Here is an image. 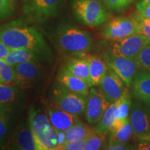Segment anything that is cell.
<instances>
[{"label": "cell", "mask_w": 150, "mask_h": 150, "mask_svg": "<svg viewBox=\"0 0 150 150\" xmlns=\"http://www.w3.org/2000/svg\"><path fill=\"white\" fill-rule=\"evenodd\" d=\"M11 49L7 47L0 40V59H4L11 52Z\"/></svg>", "instance_id": "obj_37"}, {"label": "cell", "mask_w": 150, "mask_h": 150, "mask_svg": "<svg viewBox=\"0 0 150 150\" xmlns=\"http://www.w3.org/2000/svg\"><path fill=\"white\" fill-rule=\"evenodd\" d=\"M16 7L17 0H0V21L12 16Z\"/></svg>", "instance_id": "obj_32"}, {"label": "cell", "mask_w": 150, "mask_h": 150, "mask_svg": "<svg viewBox=\"0 0 150 150\" xmlns=\"http://www.w3.org/2000/svg\"><path fill=\"white\" fill-rule=\"evenodd\" d=\"M0 40L11 50L29 49L41 55L48 54V45L42 33L20 20L0 26Z\"/></svg>", "instance_id": "obj_1"}, {"label": "cell", "mask_w": 150, "mask_h": 150, "mask_svg": "<svg viewBox=\"0 0 150 150\" xmlns=\"http://www.w3.org/2000/svg\"><path fill=\"white\" fill-rule=\"evenodd\" d=\"M106 134H99L95 131L86 138L83 150H97L104 149L106 147Z\"/></svg>", "instance_id": "obj_26"}, {"label": "cell", "mask_w": 150, "mask_h": 150, "mask_svg": "<svg viewBox=\"0 0 150 150\" xmlns=\"http://www.w3.org/2000/svg\"><path fill=\"white\" fill-rule=\"evenodd\" d=\"M138 72H150V42L135 57Z\"/></svg>", "instance_id": "obj_27"}, {"label": "cell", "mask_w": 150, "mask_h": 150, "mask_svg": "<svg viewBox=\"0 0 150 150\" xmlns=\"http://www.w3.org/2000/svg\"><path fill=\"white\" fill-rule=\"evenodd\" d=\"M110 135V142H117L127 143L134 135V131L129 117L127 120L117 130L114 131Z\"/></svg>", "instance_id": "obj_24"}, {"label": "cell", "mask_w": 150, "mask_h": 150, "mask_svg": "<svg viewBox=\"0 0 150 150\" xmlns=\"http://www.w3.org/2000/svg\"><path fill=\"white\" fill-rule=\"evenodd\" d=\"M10 112L8 106L0 104V142L6 136L8 129Z\"/></svg>", "instance_id": "obj_29"}, {"label": "cell", "mask_w": 150, "mask_h": 150, "mask_svg": "<svg viewBox=\"0 0 150 150\" xmlns=\"http://www.w3.org/2000/svg\"><path fill=\"white\" fill-rule=\"evenodd\" d=\"M41 54L29 49L11 50L4 60L9 65L14 66L20 63L29 61H39Z\"/></svg>", "instance_id": "obj_19"}, {"label": "cell", "mask_w": 150, "mask_h": 150, "mask_svg": "<svg viewBox=\"0 0 150 150\" xmlns=\"http://www.w3.org/2000/svg\"><path fill=\"white\" fill-rule=\"evenodd\" d=\"M112 41L110 53L111 55L133 59L150 42L145 35L140 33Z\"/></svg>", "instance_id": "obj_8"}, {"label": "cell", "mask_w": 150, "mask_h": 150, "mask_svg": "<svg viewBox=\"0 0 150 150\" xmlns=\"http://www.w3.org/2000/svg\"><path fill=\"white\" fill-rule=\"evenodd\" d=\"M59 83L65 86L70 91L88 97L90 91V86L87 82L77 77L67 70L65 67H62L57 76Z\"/></svg>", "instance_id": "obj_16"}, {"label": "cell", "mask_w": 150, "mask_h": 150, "mask_svg": "<svg viewBox=\"0 0 150 150\" xmlns=\"http://www.w3.org/2000/svg\"><path fill=\"white\" fill-rule=\"evenodd\" d=\"M6 147L13 149L40 150L29 126L19 127L7 143Z\"/></svg>", "instance_id": "obj_15"}, {"label": "cell", "mask_w": 150, "mask_h": 150, "mask_svg": "<svg viewBox=\"0 0 150 150\" xmlns=\"http://www.w3.org/2000/svg\"><path fill=\"white\" fill-rule=\"evenodd\" d=\"M65 67L75 76L87 82L90 87L93 86L90 75V63L87 58L73 59L67 63Z\"/></svg>", "instance_id": "obj_20"}, {"label": "cell", "mask_w": 150, "mask_h": 150, "mask_svg": "<svg viewBox=\"0 0 150 150\" xmlns=\"http://www.w3.org/2000/svg\"><path fill=\"white\" fill-rule=\"evenodd\" d=\"M110 104V103L105 98L99 88L91 87L84 112L88 122L90 125L98 123Z\"/></svg>", "instance_id": "obj_9"}, {"label": "cell", "mask_w": 150, "mask_h": 150, "mask_svg": "<svg viewBox=\"0 0 150 150\" xmlns=\"http://www.w3.org/2000/svg\"><path fill=\"white\" fill-rule=\"evenodd\" d=\"M107 7L100 0H71V10L74 18L85 27L97 28L108 18Z\"/></svg>", "instance_id": "obj_3"}, {"label": "cell", "mask_w": 150, "mask_h": 150, "mask_svg": "<svg viewBox=\"0 0 150 150\" xmlns=\"http://www.w3.org/2000/svg\"><path fill=\"white\" fill-rule=\"evenodd\" d=\"M65 0H22V11L30 21L43 22L59 13Z\"/></svg>", "instance_id": "obj_6"}, {"label": "cell", "mask_w": 150, "mask_h": 150, "mask_svg": "<svg viewBox=\"0 0 150 150\" xmlns=\"http://www.w3.org/2000/svg\"><path fill=\"white\" fill-rule=\"evenodd\" d=\"M56 136H57L58 142L57 150H60V148L66 142V133H65V131L58 130V129H56Z\"/></svg>", "instance_id": "obj_35"}, {"label": "cell", "mask_w": 150, "mask_h": 150, "mask_svg": "<svg viewBox=\"0 0 150 150\" xmlns=\"http://www.w3.org/2000/svg\"><path fill=\"white\" fill-rule=\"evenodd\" d=\"M137 149L140 150H150V142L139 141L137 145Z\"/></svg>", "instance_id": "obj_38"}, {"label": "cell", "mask_w": 150, "mask_h": 150, "mask_svg": "<svg viewBox=\"0 0 150 150\" xmlns=\"http://www.w3.org/2000/svg\"><path fill=\"white\" fill-rule=\"evenodd\" d=\"M125 86L122 79L113 70L108 68L98 86L105 98L112 104L126 92Z\"/></svg>", "instance_id": "obj_12"}, {"label": "cell", "mask_w": 150, "mask_h": 150, "mask_svg": "<svg viewBox=\"0 0 150 150\" xmlns=\"http://www.w3.org/2000/svg\"><path fill=\"white\" fill-rule=\"evenodd\" d=\"M29 126L40 150H57V136L47 114L40 109L31 108Z\"/></svg>", "instance_id": "obj_4"}, {"label": "cell", "mask_w": 150, "mask_h": 150, "mask_svg": "<svg viewBox=\"0 0 150 150\" xmlns=\"http://www.w3.org/2000/svg\"><path fill=\"white\" fill-rule=\"evenodd\" d=\"M87 59L90 63V75L93 86H98L102 81L108 67L106 61L97 56H88Z\"/></svg>", "instance_id": "obj_18"}, {"label": "cell", "mask_w": 150, "mask_h": 150, "mask_svg": "<svg viewBox=\"0 0 150 150\" xmlns=\"http://www.w3.org/2000/svg\"><path fill=\"white\" fill-rule=\"evenodd\" d=\"M16 73L12 65L4 59H0V83L12 84L15 83Z\"/></svg>", "instance_id": "obj_28"}, {"label": "cell", "mask_w": 150, "mask_h": 150, "mask_svg": "<svg viewBox=\"0 0 150 150\" xmlns=\"http://www.w3.org/2000/svg\"><path fill=\"white\" fill-rule=\"evenodd\" d=\"M150 4V0H138L136 6H140Z\"/></svg>", "instance_id": "obj_40"}, {"label": "cell", "mask_w": 150, "mask_h": 150, "mask_svg": "<svg viewBox=\"0 0 150 150\" xmlns=\"http://www.w3.org/2000/svg\"><path fill=\"white\" fill-rule=\"evenodd\" d=\"M95 132V129H91L86 125L79 120L70 127L66 133V142H71L74 140L86 139L87 138Z\"/></svg>", "instance_id": "obj_21"}, {"label": "cell", "mask_w": 150, "mask_h": 150, "mask_svg": "<svg viewBox=\"0 0 150 150\" xmlns=\"http://www.w3.org/2000/svg\"><path fill=\"white\" fill-rule=\"evenodd\" d=\"M136 10L142 17L150 20V4L137 6Z\"/></svg>", "instance_id": "obj_36"}, {"label": "cell", "mask_w": 150, "mask_h": 150, "mask_svg": "<svg viewBox=\"0 0 150 150\" xmlns=\"http://www.w3.org/2000/svg\"><path fill=\"white\" fill-rule=\"evenodd\" d=\"M102 2L112 12L121 13L129 8L134 0H102Z\"/></svg>", "instance_id": "obj_30"}, {"label": "cell", "mask_w": 150, "mask_h": 150, "mask_svg": "<svg viewBox=\"0 0 150 150\" xmlns=\"http://www.w3.org/2000/svg\"><path fill=\"white\" fill-rule=\"evenodd\" d=\"M137 139L138 141H145V142H150V132L147 133V134L140 135V136H136Z\"/></svg>", "instance_id": "obj_39"}, {"label": "cell", "mask_w": 150, "mask_h": 150, "mask_svg": "<svg viewBox=\"0 0 150 150\" xmlns=\"http://www.w3.org/2000/svg\"><path fill=\"white\" fill-rule=\"evenodd\" d=\"M47 112L54 129L66 131L79 120V117L63 110L53 102L47 104Z\"/></svg>", "instance_id": "obj_14"}, {"label": "cell", "mask_w": 150, "mask_h": 150, "mask_svg": "<svg viewBox=\"0 0 150 150\" xmlns=\"http://www.w3.org/2000/svg\"><path fill=\"white\" fill-rule=\"evenodd\" d=\"M131 107V96L126 91L117 101L115 117V121L125 122L129 117Z\"/></svg>", "instance_id": "obj_23"}, {"label": "cell", "mask_w": 150, "mask_h": 150, "mask_svg": "<svg viewBox=\"0 0 150 150\" xmlns=\"http://www.w3.org/2000/svg\"><path fill=\"white\" fill-rule=\"evenodd\" d=\"M18 95V89L12 84L0 83V104L8 106L16 100Z\"/></svg>", "instance_id": "obj_25"}, {"label": "cell", "mask_w": 150, "mask_h": 150, "mask_svg": "<svg viewBox=\"0 0 150 150\" xmlns=\"http://www.w3.org/2000/svg\"><path fill=\"white\" fill-rule=\"evenodd\" d=\"M55 40L67 55L81 57L91 51L93 39L89 33L72 24H63L56 30Z\"/></svg>", "instance_id": "obj_2"}, {"label": "cell", "mask_w": 150, "mask_h": 150, "mask_svg": "<svg viewBox=\"0 0 150 150\" xmlns=\"http://www.w3.org/2000/svg\"><path fill=\"white\" fill-rule=\"evenodd\" d=\"M138 33V27L132 16L118 17L108 22L101 31V36L106 40H115Z\"/></svg>", "instance_id": "obj_7"}, {"label": "cell", "mask_w": 150, "mask_h": 150, "mask_svg": "<svg viewBox=\"0 0 150 150\" xmlns=\"http://www.w3.org/2000/svg\"><path fill=\"white\" fill-rule=\"evenodd\" d=\"M135 136L150 132V104L136 102L131 105L129 114Z\"/></svg>", "instance_id": "obj_13"}, {"label": "cell", "mask_w": 150, "mask_h": 150, "mask_svg": "<svg viewBox=\"0 0 150 150\" xmlns=\"http://www.w3.org/2000/svg\"><path fill=\"white\" fill-rule=\"evenodd\" d=\"M86 139L74 140L71 142H66L60 150H83Z\"/></svg>", "instance_id": "obj_33"}, {"label": "cell", "mask_w": 150, "mask_h": 150, "mask_svg": "<svg viewBox=\"0 0 150 150\" xmlns=\"http://www.w3.org/2000/svg\"><path fill=\"white\" fill-rule=\"evenodd\" d=\"M52 102L67 112L79 117L84 113L87 97L74 93L61 84H56L52 91Z\"/></svg>", "instance_id": "obj_5"}, {"label": "cell", "mask_w": 150, "mask_h": 150, "mask_svg": "<svg viewBox=\"0 0 150 150\" xmlns=\"http://www.w3.org/2000/svg\"><path fill=\"white\" fill-rule=\"evenodd\" d=\"M131 86L134 96L140 102L150 104V72H138Z\"/></svg>", "instance_id": "obj_17"}, {"label": "cell", "mask_w": 150, "mask_h": 150, "mask_svg": "<svg viewBox=\"0 0 150 150\" xmlns=\"http://www.w3.org/2000/svg\"><path fill=\"white\" fill-rule=\"evenodd\" d=\"M116 106H117V101L110 104L107 109L106 110L104 115L95 128V130L97 133L106 135L110 134V129L115 119V112Z\"/></svg>", "instance_id": "obj_22"}, {"label": "cell", "mask_w": 150, "mask_h": 150, "mask_svg": "<svg viewBox=\"0 0 150 150\" xmlns=\"http://www.w3.org/2000/svg\"><path fill=\"white\" fill-rule=\"evenodd\" d=\"M13 67L16 73L15 83L22 89L31 88L42 75V67L37 61L24 62Z\"/></svg>", "instance_id": "obj_11"}, {"label": "cell", "mask_w": 150, "mask_h": 150, "mask_svg": "<svg viewBox=\"0 0 150 150\" xmlns=\"http://www.w3.org/2000/svg\"><path fill=\"white\" fill-rule=\"evenodd\" d=\"M108 68L111 69L120 77L127 87H131L134 76L138 72L136 62L133 59L118 57L109 54L103 59Z\"/></svg>", "instance_id": "obj_10"}, {"label": "cell", "mask_w": 150, "mask_h": 150, "mask_svg": "<svg viewBox=\"0 0 150 150\" xmlns=\"http://www.w3.org/2000/svg\"><path fill=\"white\" fill-rule=\"evenodd\" d=\"M132 149L133 148H131L127 143L110 141H108V143L106 145V147L104 148V149L108 150H127Z\"/></svg>", "instance_id": "obj_34"}, {"label": "cell", "mask_w": 150, "mask_h": 150, "mask_svg": "<svg viewBox=\"0 0 150 150\" xmlns=\"http://www.w3.org/2000/svg\"><path fill=\"white\" fill-rule=\"evenodd\" d=\"M137 24L138 33L142 34L150 40V20L143 18L138 12L131 16Z\"/></svg>", "instance_id": "obj_31"}]
</instances>
